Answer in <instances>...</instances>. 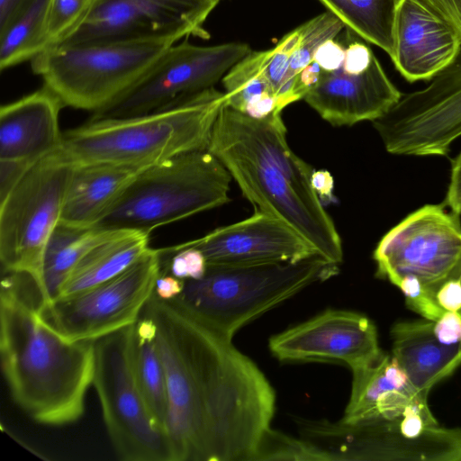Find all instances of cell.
Here are the masks:
<instances>
[{
	"mask_svg": "<svg viewBox=\"0 0 461 461\" xmlns=\"http://www.w3.org/2000/svg\"><path fill=\"white\" fill-rule=\"evenodd\" d=\"M321 73L322 69L314 60L299 73L294 90L297 101L303 99L307 92L318 83Z\"/></svg>",
	"mask_w": 461,
	"mask_h": 461,
	"instance_id": "obj_41",
	"label": "cell"
},
{
	"mask_svg": "<svg viewBox=\"0 0 461 461\" xmlns=\"http://www.w3.org/2000/svg\"><path fill=\"white\" fill-rule=\"evenodd\" d=\"M162 272L161 249H149L116 276L41 307L66 339L95 341L136 323Z\"/></svg>",
	"mask_w": 461,
	"mask_h": 461,
	"instance_id": "obj_12",
	"label": "cell"
},
{
	"mask_svg": "<svg viewBox=\"0 0 461 461\" xmlns=\"http://www.w3.org/2000/svg\"><path fill=\"white\" fill-rule=\"evenodd\" d=\"M402 96L375 57L359 74H348L341 68L322 70L318 83L303 99L331 125L352 126L383 117Z\"/></svg>",
	"mask_w": 461,
	"mask_h": 461,
	"instance_id": "obj_18",
	"label": "cell"
},
{
	"mask_svg": "<svg viewBox=\"0 0 461 461\" xmlns=\"http://www.w3.org/2000/svg\"><path fill=\"white\" fill-rule=\"evenodd\" d=\"M50 0H35L0 31V68L32 59L47 49V19Z\"/></svg>",
	"mask_w": 461,
	"mask_h": 461,
	"instance_id": "obj_28",
	"label": "cell"
},
{
	"mask_svg": "<svg viewBox=\"0 0 461 461\" xmlns=\"http://www.w3.org/2000/svg\"><path fill=\"white\" fill-rule=\"evenodd\" d=\"M459 216L441 204H426L407 215L378 242L373 254L376 276L396 286L404 276L414 277L436 299L446 281L461 276Z\"/></svg>",
	"mask_w": 461,
	"mask_h": 461,
	"instance_id": "obj_10",
	"label": "cell"
},
{
	"mask_svg": "<svg viewBox=\"0 0 461 461\" xmlns=\"http://www.w3.org/2000/svg\"><path fill=\"white\" fill-rule=\"evenodd\" d=\"M94 0H50L47 19V49L71 34L90 11Z\"/></svg>",
	"mask_w": 461,
	"mask_h": 461,
	"instance_id": "obj_32",
	"label": "cell"
},
{
	"mask_svg": "<svg viewBox=\"0 0 461 461\" xmlns=\"http://www.w3.org/2000/svg\"><path fill=\"white\" fill-rule=\"evenodd\" d=\"M372 123L388 153L447 156L461 137V47L426 87L403 95Z\"/></svg>",
	"mask_w": 461,
	"mask_h": 461,
	"instance_id": "obj_14",
	"label": "cell"
},
{
	"mask_svg": "<svg viewBox=\"0 0 461 461\" xmlns=\"http://www.w3.org/2000/svg\"><path fill=\"white\" fill-rule=\"evenodd\" d=\"M459 314V316L461 317V310L457 312Z\"/></svg>",
	"mask_w": 461,
	"mask_h": 461,
	"instance_id": "obj_46",
	"label": "cell"
},
{
	"mask_svg": "<svg viewBox=\"0 0 461 461\" xmlns=\"http://www.w3.org/2000/svg\"><path fill=\"white\" fill-rule=\"evenodd\" d=\"M390 56L409 82L430 80L456 56L461 38L417 0H398Z\"/></svg>",
	"mask_w": 461,
	"mask_h": 461,
	"instance_id": "obj_19",
	"label": "cell"
},
{
	"mask_svg": "<svg viewBox=\"0 0 461 461\" xmlns=\"http://www.w3.org/2000/svg\"><path fill=\"white\" fill-rule=\"evenodd\" d=\"M221 80L225 104L241 113L255 97L265 93L274 95L263 72V50H251Z\"/></svg>",
	"mask_w": 461,
	"mask_h": 461,
	"instance_id": "obj_30",
	"label": "cell"
},
{
	"mask_svg": "<svg viewBox=\"0 0 461 461\" xmlns=\"http://www.w3.org/2000/svg\"><path fill=\"white\" fill-rule=\"evenodd\" d=\"M59 149L32 165L0 199L2 273H28L36 286L44 250L61 220L75 167Z\"/></svg>",
	"mask_w": 461,
	"mask_h": 461,
	"instance_id": "obj_8",
	"label": "cell"
},
{
	"mask_svg": "<svg viewBox=\"0 0 461 461\" xmlns=\"http://www.w3.org/2000/svg\"><path fill=\"white\" fill-rule=\"evenodd\" d=\"M346 27L391 56L398 0H319Z\"/></svg>",
	"mask_w": 461,
	"mask_h": 461,
	"instance_id": "obj_27",
	"label": "cell"
},
{
	"mask_svg": "<svg viewBox=\"0 0 461 461\" xmlns=\"http://www.w3.org/2000/svg\"><path fill=\"white\" fill-rule=\"evenodd\" d=\"M185 280L173 275H167L162 270L156 280L154 293L163 300L176 298L184 290Z\"/></svg>",
	"mask_w": 461,
	"mask_h": 461,
	"instance_id": "obj_43",
	"label": "cell"
},
{
	"mask_svg": "<svg viewBox=\"0 0 461 461\" xmlns=\"http://www.w3.org/2000/svg\"><path fill=\"white\" fill-rule=\"evenodd\" d=\"M269 349L285 362L343 363L351 370L375 360L382 350L375 324L365 315L327 310L272 336Z\"/></svg>",
	"mask_w": 461,
	"mask_h": 461,
	"instance_id": "obj_16",
	"label": "cell"
},
{
	"mask_svg": "<svg viewBox=\"0 0 461 461\" xmlns=\"http://www.w3.org/2000/svg\"><path fill=\"white\" fill-rule=\"evenodd\" d=\"M169 41L55 45L32 68L64 106L95 112L128 90L171 45Z\"/></svg>",
	"mask_w": 461,
	"mask_h": 461,
	"instance_id": "obj_7",
	"label": "cell"
},
{
	"mask_svg": "<svg viewBox=\"0 0 461 461\" xmlns=\"http://www.w3.org/2000/svg\"><path fill=\"white\" fill-rule=\"evenodd\" d=\"M301 438L317 447L326 461H461V429L430 427L410 438L398 417L356 422L297 417Z\"/></svg>",
	"mask_w": 461,
	"mask_h": 461,
	"instance_id": "obj_11",
	"label": "cell"
},
{
	"mask_svg": "<svg viewBox=\"0 0 461 461\" xmlns=\"http://www.w3.org/2000/svg\"><path fill=\"white\" fill-rule=\"evenodd\" d=\"M64 107L47 86L0 108V161L32 166L62 144Z\"/></svg>",
	"mask_w": 461,
	"mask_h": 461,
	"instance_id": "obj_20",
	"label": "cell"
},
{
	"mask_svg": "<svg viewBox=\"0 0 461 461\" xmlns=\"http://www.w3.org/2000/svg\"><path fill=\"white\" fill-rule=\"evenodd\" d=\"M326 461L321 452L307 440L295 438L270 428L258 447L254 461Z\"/></svg>",
	"mask_w": 461,
	"mask_h": 461,
	"instance_id": "obj_31",
	"label": "cell"
},
{
	"mask_svg": "<svg viewBox=\"0 0 461 461\" xmlns=\"http://www.w3.org/2000/svg\"><path fill=\"white\" fill-rule=\"evenodd\" d=\"M433 324L428 320L402 321L391 330L392 357L404 370L411 386L425 398L461 365V342L441 343L435 337Z\"/></svg>",
	"mask_w": 461,
	"mask_h": 461,
	"instance_id": "obj_21",
	"label": "cell"
},
{
	"mask_svg": "<svg viewBox=\"0 0 461 461\" xmlns=\"http://www.w3.org/2000/svg\"><path fill=\"white\" fill-rule=\"evenodd\" d=\"M300 39V27L285 34L272 49L263 50V72L274 95L284 83L290 59Z\"/></svg>",
	"mask_w": 461,
	"mask_h": 461,
	"instance_id": "obj_33",
	"label": "cell"
},
{
	"mask_svg": "<svg viewBox=\"0 0 461 461\" xmlns=\"http://www.w3.org/2000/svg\"><path fill=\"white\" fill-rule=\"evenodd\" d=\"M299 27V41L291 55L284 83L276 95L277 108L281 112L287 105L297 101L294 90L299 73L313 60L319 46L327 40L335 39L345 24L333 14L327 12L313 17Z\"/></svg>",
	"mask_w": 461,
	"mask_h": 461,
	"instance_id": "obj_29",
	"label": "cell"
},
{
	"mask_svg": "<svg viewBox=\"0 0 461 461\" xmlns=\"http://www.w3.org/2000/svg\"><path fill=\"white\" fill-rule=\"evenodd\" d=\"M149 235L135 230H111L80 258L56 299L77 294L123 272L149 249Z\"/></svg>",
	"mask_w": 461,
	"mask_h": 461,
	"instance_id": "obj_24",
	"label": "cell"
},
{
	"mask_svg": "<svg viewBox=\"0 0 461 461\" xmlns=\"http://www.w3.org/2000/svg\"><path fill=\"white\" fill-rule=\"evenodd\" d=\"M277 109V101L271 93L262 94L252 99L245 107L243 113L256 119L267 117Z\"/></svg>",
	"mask_w": 461,
	"mask_h": 461,
	"instance_id": "obj_42",
	"label": "cell"
},
{
	"mask_svg": "<svg viewBox=\"0 0 461 461\" xmlns=\"http://www.w3.org/2000/svg\"><path fill=\"white\" fill-rule=\"evenodd\" d=\"M133 325L93 341L92 384L108 435L121 459L174 461L169 437L155 424L135 376Z\"/></svg>",
	"mask_w": 461,
	"mask_h": 461,
	"instance_id": "obj_9",
	"label": "cell"
},
{
	"mask_svg": "<svg viewBox=\"0 0 461 461\" xmlns=\"http://www.w3.org/2000/svg\"><path fill=\"white\" fill-rule=\"evenodd\" d=\"M226 102L214 87L164 109L109 119H90L63 132L61 152L74 164L111 163L146 168L194 150L208 149Z\"/></svg>",
	"mask_w": 461,
	"mask_h": 461,
	"instance_id": "obj_4",
	"label": "cell"
},
{
	"mask_svg": "<svg viewBox=\"0 0 461 461\" xmlns=\"http://www.w3.org/2000/svg\"><path fill=\"white\" fill-rule=\"evenodd\" d=\"M375 58L374 52L367 44L354 41L345 50L341 69L348 74H359L368 68Z\"/></svg>",
	"mask_w": 461,
	"mask_h": 461,
	"instance_id": "obj_36",
	"label": "cell"
},
{
	"mask_svg": "<svg viewBox=\"0 0 461 461\" xmlns=\"http://www.w3.org/2000/svg\"><path fill=\"white\" fill-rule=\"evenodd\" d=\"M0 355L16 405L35 422L78 420L94 374L93 341H70L44 318L32 276L5 272L0 292Z\"/></svg>",
	"mask_w": 461,
	"mask_h": 461,
	"instance_id": "obj_2",
	"label": "cell"
},
{
	"mask_svg": "<svg viewBox=\"0 0 461 461\" xmlns=\"http://www.w3.org/2000/svg\"><path fill=\"white\" fill-rule=\"evenodd\" d=\"M143 169L111 163L75 165L60 221L95 226Z\"/></svg>",
	"mask_w": 461,
	"mask_h": 461,
	"instance_id": "obj_23",
	"label": "cell"
},
{
	"mask_svg": "<svg viewBox=\"0 0 461 461\" xmlns=\"http://www.w3.org/2000/svg\"><path fill=\"white\" fill-rule=\"evenodd\" d=\"M35 0H0V31L5 29Z\"/></svg>",
	"mask_w": 461,
	"mask_h": 461,
	"instance_id": "obj_45",
	"label": "cell"
},
{
	"mask_svg": "<svg viewBox=\"0 0 461 461\" xmlns=\"http://www.w3.org/2000/svg\"><path fill=\"white\" fill-rule=\"evenodd\" d=\"M208 150L255 211L287 223L328 260L342 262L341 238L312 186L313 169L288 145L281 112L256 119L224 104Z\"/></svg>",
	"mask_w": 461,
	"mask_h": 461,
	"instance_id": "obj_3",
	"label": "cell"
},
{
	"mask_svg": "<svg viewBox=\"0 0 461 461\" xmlns=\"http://www.w3.org/2000/svg\"><path fill=\"white\" fill-rule=\"evenodd\" d=\"M435 337L443 344L453 345L461 342V317L455 312H445L434 322Z\"/></svg>",
	"mask_w": 461,
	"mask_h": 461,
	"instance_id": "obj_38",
	"label": "cell"
},
{
	"mask_svg": "<svg viewBox=\"0 0 461 461\" xmlns=\"http://www.w3.org/2000/svg\"><path fill=\"white\" fill-rule=\"evenodd\" d=\"M445 202L453 212L461 215V150L452 161Z\"/></svg>",
	"mask_w": 461,
	"mask_h": 461,
	"instance_id": "obj_40",
	"label": "cell"
},
{
	"mask_svg": "<svg viewBox=\"0 0 461 461\" xmlns=\"http://www.w3.org/2000/svg\"><path fill=\"white\" fill-rule=\"evenodd\" d=\"M461 38V0H417Z\"/></svg>",
	"mask_w": 461,
	"mask_h": 461,
	"instance_id": "obj_35",
	"label": "cell"
},
{
	"mask_svg": "<svg viewBox=\"0 0 461 461\" xmlns=\"http://www.w3.org/2000/svg\"><path fill=\"white\" fill-rule=\"evenodd\" d=\"M351 371V393L341 420L395 418L411 402L415 389L397 361L384 351L373 362Z\"/></svg>",
	"mask_w": 461,
	"mask_h": 461,
	"instance_id": "obj_22",
	"label": "cell"
},
{
	"mask_svg": "<svg viewBox=\"0 0 461 461\" xmlns=\"http://www.w3.org/2000/svg\"><path fill=\"white\" fill-rule=\"evenodd\" d=\"M320 254L296 262L207 266L200 279H185L176 299L223 337L232 339L248 322L309 285L339 274Z\"/></svg>",
	"mask_w": 461,
	"mask_h": 461,
	"instance_id": "obj_5",
	"label": "cell"
},
{
	"mask_svg": "<svg viewBox=\"0 0 461 461\" xmlns=\"http://www.w3.org/2000/svg\"><path fill=\"white\" fill-rule=\"evenodd\" d=\"M436 300L445 312L461 310V276L446 281L438 290Z\"/></svg>",
	"mask_w": 461,
	"mask_h": 461,
	"instance_id": "obj_39",
	"label": "cell"
},
{
	"mask_svg": "<svg viewBox=\"0 0 461 461\" xmlns=\"http://www.w3.org/2000/svg\"><path fill=\"white\" fill-rule=\"evenodd\" d=\"M221 0H94L82 23L57 45L208 38L203 23Z\"/></svg>",
	"mask_w": 461,
	"mask_h": 461,
	"instance_id": "obj_15",
	"label": "cell"
},
{
	"mask_svg": "<svg viewBox=\"0 0 461 461\" xmlns=\"http://www.w3.org/2000/svg\"><path fill=\"white\" fill-rule=\"evenodd\" d=\"M111 230L80 227L59 221L46 245L37 285L41 307L54 301L80 258Z\"/></svg>",
	"mask_w": 461,
	"mask_h": 461,
	"instance_id": "obj_25",
	"label": "cell"
},
{
	"mask_svg": "<svg viewBox=\"0 0 461 461\" xmlns=\"http://www.w3.org/2000/svg\"><path fill=\"white\" fill-rule=\"evenodd\" d=\"M312 186L319 198L325 203L334 202V180L328 170H313L311 177Z\"/></svg>",
	"mask_w": 461,
	"mask_h": 461,
	"instance_id": "obj_44",
	"label": "cell"
},
{
	"mask_svg": "<svg viewBox=\"0 0 461 461\" xmlns=\"http://www.w3.org/2000/svg\"><path fill=\"white\" fill-rule=\"evenodd\" d=\"M162 251L171 255L168 270L174 276L184 280H196L204 276L207 262L199 249L178 244L171 248L162 249Z\"/></svg>",
	"mask_w": 461,
	"mask_h": 461,
	"instance_id": "obj_34",
	"label": "cell"
},
{
	"mask_svg": "<svg viewBox=\"0 0 461 461\" xmlns=\"http://www.w3.org/2000/svg\"><path fill=\"white\" fill-rule=\"evenodd\" d=\"M231 179L208 149L175 156L143 169L95 227L149 234L228 203Z\"/></svg>",
	"mask_w": 461,
	"mask_h": 461,
	"instance_id": "obj_6",
	"label": "cell"
},
{
	"mask_svg": "<svg viewBox=\"0 0 461 461\" xmlns=\"http://www.w3.org/2000/svg\"><path fill=\"white\" fill-rule=\"evenodd\" d=\"M180 245L199 249L207 266L296 262L320 254L287 223L258 211Z\"/></svg>",
	"mask_w": 461,
	"mask_h": 461,
	"instance_id": "obj_17",
	"label": "cell"
},
{
	"mask_svg": "<svg viewBox=\"0 0 461 461\" xmlns=\"http://www.w3.org/2000/svg\"><path fill=\"white\" fill-rule=\"evenodd\" d=\"M142 313L157 329L174 461H254L276 410L264 373L176 298L153 293Z\"/></svg>",
	"mask_w": 461,
	"mask_h": 461,
	"instance_id": "obj_1",
	"label": "cell"
},
{
	"mask_svg": "<svg viewBox=\"0 0 461 461\" xmlns=\"http://www.w3.org/2000/svg\"><path fill=\"white\" fill-rule=\"evenodd\" d=\"M345 50L335 39L327 40L315 51L313 60L323 71L339 70L343 65Z\"/></svg>",
	"mask_w": 461,
	"mask_h": 461,
	"instance_id": "obj_37",
	"label": "cell"
},
{
	"mask_svg": "<svg viewBox=\"0 0 461 461\" xmlns=\"http://www.w3.org/2000/svg\"><path fill=\"white\" fill-rule=\"evenodd\" d=\"M131 353L135 376L149 411L157 427L167 434L168 394L157 329L152 319L142 312L132 328Z\"/></svg>",
	"mask_w": 461,
	"mask_h": 461,
	"instance_id": "obj_26",
	"label": "cell"
},
{
	"mask_svg": "<svg viewBox=\"0 0 461 461\" xmlns=\"http://www.w3.org/2000/svg\"><path fill=\"white\" fill-rule=\"evenodd\" d=\"M250 52L249 45L243 42L206 47L187 41L173 44L128 90L94 112L91 119L122 118L167 108L213 87Z\"/></svg>",
	"mask_w": 461,
	"mask_h": 461,
	"instance_id": "obj_13",
	"label": "cell"
}]
</instances>
